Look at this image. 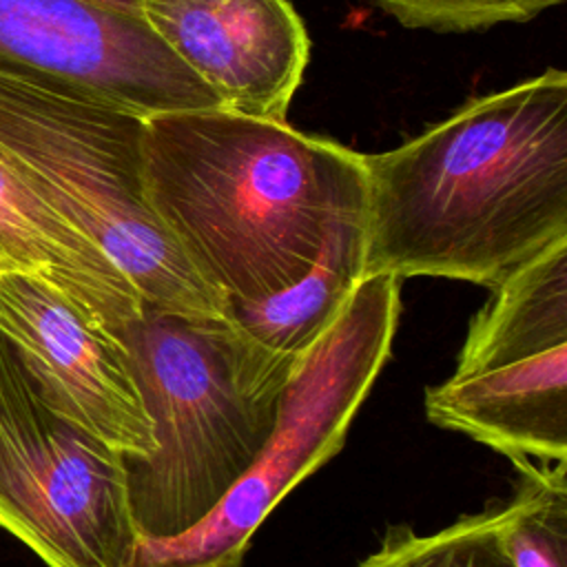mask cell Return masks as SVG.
<instances>
[{
	"label": "cell",
	"instance_id": "obj_16",
	"mask_svg": "<svg viewBox=\"0 0 567 567\" xmlns=\"http://www.w3.org/2000/svg\"><path fill=\"white\" fill-rule=\"evenodd\" d=\"M97 2H104V4H111L115 9H122V11H128V13H137V0H97Z\"/></svg>",
	"mask_w": 567,
	"mask_h": 567
},
{
	"label": "cell",
	"instance_id": "obj_6",
	"mask_svg": "<svg viewBox=\"0 0 567 567\" xmlns=\"http://www.w3.org/2000/svg\"><path fill=\"white\" fill-rule=\"evenodd\" d=\"M472 317L454 372L425 388L430 423L520 472L567 461V239L498 281Z\"/></svg>",
	"mask_w": 567,
	"mask_h": 567
},
{
	"label": "cell",
	"instance_id": "obj_8",
	"mask_svg": "<svg viewBox=\"0 0 567 567\" xmlns=\"http://www.w3.org/2000/svg\"><path fill=\"white\" fill-rule=\"evenodd\" d=\"M0 62L47 73L142 117L224 106L142 16L97 0H0Z\"/></svg>",
	"mask_w": 567,
	"mask_h": 567
},
{
	"label": "cell",
	"instance_id": "obj_3",
	"mask_svg": "<svg viewBox=\"0 0 567 567\" xmlns=\"http://www.w3.org/2000/svg\"><path fill=\"white\" fill-rule=\"evenodd\" d=\"M153 423L155 450L124 456L140 540L199 525L268 443L299 354L252 339L233 317L144 315L120 339Z\"/></svg>",
	"mask_w": 567,
	"mask_h": 567
},
{
	"label": "cell",
	"instance_id": "obj_9",
	"mask_svg": "<svg viewBox=\"0 0 567 567\" xmlns=\"http://www.w3.org/2000/svg\"><path fill=\"white\" fill-rule=\"evenodd\" d=\"M0 332L60 414L124 456L144 458L155 450L124 343L58 288L0 272Z\"/></svg>",
	"mask_w": 567,
	"mask_h": 567
},
{
	"label": "cell",
	"instance_id": "obj_4",
	"mask_svg": "<svg viewBox=\"0 0 567 567\" xmlns=\"http://www.w3.org/2000/svg\"><path fill=\"white\" fill-rule=\"evenodd\" d=\"M142 133V115L0 62V157L102 250L148 308L233 317L148 202Z\"/></svg>",
	"mask_w": 567,
	"mask_h": 567
},
{
	"label": "cell",
	"instance_id": "obj_15",
	"mask_svg": "<svg viewBox=\"0 0 567 567\" xmlns=\"http://www.w3.org/2000/svg\"><path fill=\"white\" fill-rule=\"evenodd\" d=\"M405 29L474 33L503 22H529L565 0H370Z\"/></svg>",
	"mask_w": 567,
	"mask_h": 567
},
{
	"label": "cell",
	"instance_id": "obj_12",
	"mask_svg": "<svg viewBox=\"0 0 567 567\" xmlns=\"http://www.w3.org/2000/svg\"><path fill=\"white\" fill-rule=\"evenodd\" d=\"M363 264L365 217H357L328 237L312 268L299 281L266 299L230 306L233 319L259 343L299 354L365 277Z\"/></svg>",
	"mask_w": 567,
	"mask_h": 567
},
{
	"label": "cell",
	"instance_id": "obj_7",
	"mask_svg": "<svg viewBox=\"0 0 567 567\" xmlns=\"http://www.w3.org/2000/svg\"><path fill=\"white\" fill-rule=\"evenodd\" d=\"M0 527L47 567H128L124 454L60 414L0 332Z\"/></svg>",
	"mask_w": 567,
	"mask_h": 567
},
{
	"label": "cell",
	"instance_id": "obj_2",
	"mask_svg": "<svg viewBox=\"0 0 567 567\" xmlns=\"http://www.w3.org/2000/svg\"><path fill=\"white\" fill-rule=\"evenodd\" d=\"M142 166L162 224L230 306L292 286L368 215L363 153L224 106L144 115Z\"/></svg>",
	"mask_w": 567,
	"mask_h": 567
},
{
	"label": "cell",
	"instance_id": "obj_1",
	"mask_svg": "<svg viewBox=\"0 0 567 567\" xmlns=\"http://www.w3.org/2000/svg\"><path fill=\"white\" fill-rule=\"evenodd\" d=\"M363 168L365 275L494 288L567 239V73L476 95Z\"/></svg>",
	"mask_w": 567,
	"mask_h": 567
},
{
	"label": "cell",
	"instance_id": "obj_14",
	"mask_svg": "<svg viewBox=\"0 0 567 567\" xmlns=\"http://www.w3.org/2000/svg\"><path fill=\"white\" fill-rule=\"evenodd\" d=\"M501 525L503 501H489L432 534H419L408 523L388 525L379 547L357 567H512L498 538Z\"/></svg>",
	"mask_w": 567,
	"mask_h": 567
},
{
	"label": "cell",
	"instance_id": "obj_11",
	"mask_svg": "<svg viewBox=\"0 0 567 567\" xmlns=\"http://www.w3.org/2000/svg\"><path fill=\"white\" fill-rule=\"evenodd\" d=\"M0 272L42 279L113 337L146 303L124 275L0 157Z\"/></svg>",
	"mask_w": 567,
	"mask_h": 567
},
{
	"label": "cell",
	"instance_id": "obj_13",
	"mask_svg": "<svg viewBox=\"0 0 567 567\" xmlns=\"http://www.w3.org/2000/svg\"><path fill=\"white\" fill-rule=\"evenodd\" d=\"M498 538L512 567H567V461L520 470Z\"/></svg>",
	"mask_w": 567,
	"mask_h": 567
},
{
	"label": "cell",
	"instance_id": "obj_10",
	"mask_svg": "<svg viewBox=\"0 0 567 567\" xmlns=\"http://www.w3.org/2000/svg\"><path fill=\"white\" fill-rule=\"evenodd\" d=\"M137 11L224 109L286 122L310 58L288 0H137Z\"/></svg>",
	"mask_w": 567,
	"mask_h": 567
},
{
	"label": "cell",
	"instance_id": "obj_5",
	"mask_svg": "<svg viewBox=\"0 0 567 567\" xmlns=\"http://www.w3.org/2000/svg\"><path fill=\"white\" fill-rule=\"evenodd\" d=\"M401 281L365 275L299 352L275 430L244 476L193 529L140 540L128 567H244L255 532L301 481L334 458L392 357Z\"/></svg>",
	"mask_w": 567,
	"mask_h": 567
}]
</instances>
